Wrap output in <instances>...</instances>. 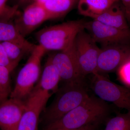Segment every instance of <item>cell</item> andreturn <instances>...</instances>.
<instances>
[{"label":"cell","mask_w":130,"mask_h":130,"mask_svg":"<svg viewBox=\"0 0 130 130\" xmlns=\"http://www.w3.org/2000/svg\"><path fill=\"white\" fill-rule=\"evenodd\" d=\"M2 43L9 60L15 68L25 55L30 54L35 46L27 41L23 42H5Z\"/></svg>","instance_id":"2e32d148"},{"label":"cell","mask_w":130,"mask_h":130,"mask_svg":"<svg viewBox=\"0 0 130 130\" xmlns=\"http://www.w3.org/2000/svg\"><path fill=\"white\" fill-rule=\"evenodd\" d=\"M101 123H95L89 124L81 128L75 129H60L55 130H97Z\"/></svg>","instance_id":"603a6c76"},{"label":"cell","mask_w":130,"mask_h":130,"mask_svg":"<svg viewBox=\"0 0 130 130\" xmlns=\"http://www.w3.org/2000/svg\"><path fill=\"white\" fill-rule=\"evenodd\" d=\"M78 0H48L43 6L51 19L62 17L71 10Z\"/></svg>","instance_id":"e0dca14e"},{"label":"cell","mask_w":130,"mask_h":130,"mask_svg":"<svg viewBox=\"0 0 130 130\" xmlns=\"http://www.w3.org/2000/svg\"><path fill=\"white\" fill-rule=\"evenodd\" d=\"M85 23L82 20H73L43 28L36 33V38L46 51H62L72 44L79 31L85 29Z\"/></svg>","instance_id":"3957f363"},{"label":"cell","mask_w":130,"mask_h":130,"mask_svg":"<svg viewBox=\"0 0 130 130\" xmlns=\"http://www.w3.org/2000/svg\"><path fill=\"white\" fill-rule=\"evenodd\" d=\"M93 75L91 89L99 98L130 111V88L115 83L104 74L95 73Z\"/></svg>","instance_id":"5b68a950"},{"label":"cell","mask_w":130,"mask_h":130,"mask_svg":"<svg viewBox=\"0 0 130 130\" xmlns=\"http://www.w3.org/2000/svg\"><path fill=\"white\" fill-rule=\"evenodd\" d=\"M76 54L81 74L84 77L96 72L101 48L85 29L78 33L74 41Z\"/></svg>","instance_id":"8992f818"},{"label":"cell","mask_w":130,"mask_h":130,"mask_svg":"<svg viewBox=\"0 0 130 130\" xmlns=\"http://www.w3.org/2000/svg\"><path fill=\"white\" fill-rule=\"evenodd\" d=\"M8 0H0V16L6 9V3Z\"/></svg>","instance_id":"cb8c5ba5"},{"label":"cell","mask_w":130,"mask_h":130,"mask_svg":"<svg viewBox=\"0 0 130 130\" xmlns=\"http://www.w3.org/2000/svg\"><path fill=\"white\" fill-rule=\"evenodd\" d=\"M0 66L7 68L11 72L15 68L9 60L4 47L1 42H0Z\"/></svg>","instance_id":"7402d4cb"},{"label":"cell","mask_w":130,"mask_h":130,"mask_svg":"<svg viewBox=\"0 0 130 130\" xmlns=\"http://www.w3.org/2000/svg\"><path fill=\"white\" fill-rule=\"evenodd\" d=\"M18 3V6L19 5H25L30 4V2L32 0H16Z\"/></svg>","instance_id":"d4e9b609"},{"label":"cell","mask_w":130,"mask_h":130,"mask_svg":"<svg viewBox=\"0 0 130 130\" xmlns=\"http://www.w3.org/2000/svg\"><path fill=\"white\" fill-rule=\"evenodd\" d=\"M126 19L130 21V5L128 7L124 8Z\"/></svg>","instance_id":"484cf974"},{"label":"cell","mask_w":130,"mask_h":130,"mask_svg":"<svg viewBox=\"0 0 130 130\" xmlns=\"http://www.w3.org/2000/svg\"><path fill=\"white\" fill-rule=\"evenodd\" d=\"M48 98L40 91H33L25 101V108L18 130H38L41 114Z\"/></svg>","instance_id":"30bf717a"},{"label":"cell","mask_w":130,"mask_h":130,"mask_svg":"<svg viewBox=\"0 0 130 130\" xmlns=\"http://www.w3.org/2000/svg\"><path fill=\"white\" fill-rule=\"evenodd\" d=\"M88 31L96 43L102 47L115 44H127L130 40V30L122 29L102 23L93 20L85 23Z\"/></svg>","instance_id":"ba28073f"},{"label":"cell","mask_w":130,"mask_h":130,"mask_svg":"<svg viewBox=\"0 0 130 130\" xmlns=\"http://www.w3.org/2000/svg\"><path fill=\"white\" fill-rule=\"evenodd\" d=\"M120 0H78V10L83 16L94 19Z\"/></svg>","instance_id":"5bb4252c"},{"label":"cell","mask_w":130,"mask_h":130,"mask_svg":"<svg viewBox=\"0 0 130 130\" xmlns=\"http://www.w3.org/2000/svg\"><path fill=\"white\" fill-rule=\"evenodd\" d=\"M117 70L119 79L127 86H130V58Z\"/></svg>","instance_id":"44dd1931"},{"label":"cell","mask_w":130,"mask_h":130,"mask_svg":"<svg viewBox=\"0 0 130 130\" xmlns=\"http://www.w3.org/2000/svg\"><path fill=\"white\" fill-rule=\"evenodd\" d=\"M105 130H130V111L126 113L119 114L109 119Z\"/></svg>","instance_id":"ffe728a7"},{"label":"cell","mask_w":130,"mask_h":130,"mask_svg":"<svg viewBox=\"0 0 130 130\" xmlns=\"http://www.w3.org/2000/svg\"><path fill=\"white\" fill-rule=\"evenodd\" d=\"M93 20L115 28L129 29L124 6L116 3Z\"/></svg>","instance_id":"4fadbf2b"},{"label":"cell","mask_w":130,"mask_h":130,"mask_svg":"<svg viewBox=\"0 0 130 130\" xmlns=\"http://www.w3.org/2000/svg\"><path fill=\"white\" fill-rule=\"evenodd\" d=\"M25 108V101L10 98L0 105V129L18 130Z\"/></svg>","instance_id":"7c38bea8"},{"label":"cell","mask_w":130,"mask_h":130,"mask_svg":"<svg viewBox=\"0 0 130 130\" xmlns=\"http://www.w3.org/2000/svg\"><path fill=\"white\" fill-rule=\"evenodd\" d=\"M60 81L58 70L52 63L51 56L47 59L42 74L40 83L42 89L49 93H55L58 89V84Z\"/></svg>","instance_id":"9a60e30c"},{"label":"cell","mask_w":130,"mask_h":130,"mask_svg":"<svg viewBox=\"0 0 130 130\" xmlns=\"http://www.w3.org/2000/svg\"><path fill=\"white\" fill-rule=\"evenodd\" d=\"M130 58V47L126 44L108 45L101 48L96 72L104 74L115 71Z\"/></svg>","instance_id":"9c48e42d"},{"label":"cell","mask_w":130,"mask_h":130,"mask_svg":"<svg viewBox=\"0 0 130 130\" xmlns=\"http://www.w3.org/2000/svg\"><path fill=\"white\" fill-rule=\"evenodd\" d=\"M124 8L128 7L130 5V0H121Z\"/></svg>","instance_id":"4316f807"},{"label":"cell","mask_w":130,"mask_h":130,"mask_svg":"<svg viewBox=\"0 0 130 130\" xmlns=\"http://www.w3.org/2000/svg\"><path fill=\"white\" fill-rule=\"evenodd\" d=\"M46 51L40 44L35 45L27 62L19 72L10 98L24 101L27 100L40 76L41 61Z\"/></svg>","instance_id":"277c9868"},{"label":"cell","mask_w":130,"mask_h":130,"mask_svg":"<svg viewBox=\"0 0 130 130\" xmlns=\"http://www.w3.org/2000/svg\"><path fill=\"white\" fill-rule=\"evenodd\" d=\"M74 41L67 48L50 55L51 61L58 70L60 80L65 84L85 85V77L79 69Z\"/></svg>","instance_id":"52a82bcc"},{"label":"cell","mask_w":130,"mask_h":130,"mask_svg":"<svg viewBox=\"0 0 130 130\" xmlns=\"http://www.w3.org/2000/svg\"><path fill=\"white\" fill-rule=\"evenodd\" d=\"M51 104L44 109L41 120L44 126L56 121L90 96L84 85L65 84L58 89Z\"/></svg>","instance_id":"7a4b0ae2"},{"label":"cell","mask_w":130,"mask_h":130,"mask_svg":"<svg viewBox=\"0 0 130 130\" xmlns=\"http://www.w3.org/2000/svg\"><path fill=\"white\" fill-rule=\"evenodd\" d=\"M11 72L7 68L0 66V105L8 99L11 93L9 77Z\"/></svg>","instance_id":"d6986e66"},{"label":"cell","mask_w":130,"mask_h":130,"mask_svg":"<svg viewBox=\"0 0 130 130\" xmlns=\"http://www.w3.org/2000/svg\"><path fill=\"white\" fill-rule=\"evenodd\" d=\"M26 41L19 32L14 23L0 21V42H23Z\"/></svg>","instance_id":"ac0fdd59"},{"label":"cell","mask_w":130,"mask_h":130,"mask_svg":"<svg viewBox=\"0 0 130 130\" xmlns=\"http://www.w3.org/2000/svg\"><path fill=\"white\" fill-rule=\"evenodd\" d=\"M48 0H34V2L40 3L42 5H43L44 3H45Z\"/></svg>","instance_id":"83f0119b"},{"label":"cell","mask_w":130,"mask_h":130,"mask_svg":"<svg viewBox=\"0 0 130 130\" xmlns=\"http://www.w3.org/2000/svg\"><path fill=\"white\" fill-rule=\"evenodd\" d=\"M110 111L106 102L95 96H90L85 101L56 121L44 126L43 130L75 129L102 122Z\"/></svg>","instance_id":"6da1fadb"},{"label":"cell","mask_w":130,"mask_h":130,"mask_svg":"<svg viewBox=\"0 0 130 130\" xmlns=\"http://www.w3.org/2000/svg\"><path fill=\"white\" fill-rule=\"evenodd\" d=\"M49 20L51 18L43 5L34 2L26 6L23 13L15 19L14 23L25 38Z\"/></svg>","instance_id":"8fae6325"}]
</instances>
